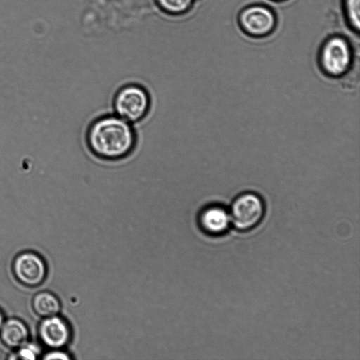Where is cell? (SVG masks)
<instances>
[{"label":"cell","mask_w":360,"mask_h":360,"mask_svg":"<svg viewBox=\"0 0 360 360\" xmlns=\"http://www.w3.org/2000/svg\"><path fill=\"white\" fill-rule=\"evenodd\" d=\"M4 319L3 314H2V312L0 311V328H1V326H2V324H3V323H4Z\"/></svg>","instance_id":"cell-15"},{"label":"cell","mask_w":360,"mask_h":360,"mask_svg":"<svg viewBox=\"0 0 360 360\" xmlns=\"http://www.w3.org/2000/svg\"><path fill=\"white\" fill-rule=\"evenodd\" d=\"M43 359L46 360H69L70 357L67 353L59 350V349H52V350L45 354Z\"/></svg>","instance_id":"cell-14"},{"label":"cell","mask_w":360,"mask_h":360,"mask_svg":"<svg viewBox=\"0 0 360 360\" xmlns=\"http://www.w3.org/2000/svg\"><path fill=\"white\" fill-rule=\"evenodd\" d=\"M230 222L229 214L219 206L207 207L200 214V223L202 229L210 233L219 234L224 232Z\"/></svg>","instance_id":"cell-9"},{"label":"cell","mask_w":360,"mask_h":360,"mask_svg":"<svg viewBox=\"0 0 360 360\" xmlns=\"http://www.w3.org/2000/svg\"><path fill=\"white\" fill-rule=\"evenodd\" d=\"M274 1H283V0H274Z\"/></svg>","instance_id":"cell-16"},{"label":"cell","mask_w":360,"mask_h":360,"mask_svg":"<svg viewBox=\"0 0 360 360\" xmlns=\"http://www.w3.org/2000/svg\"><path fill=\"white\" fill-rule=\"evenodd\" d=\"M13 272L16 280L22 285L34 288L41 285L46 276V265L37 253L24 252L15 258Z\"/></svg>","instance_id":"cell-5"},{"label":"cell","mask_w":360,"mask_h":360,"mask_svg":"<svg viewBox=\"0 0 360 360\" xmlns=\"http://www.w3.org/2000/svg\"><path fill=\"white\" fill-rule=\"evenodd\" d=\"M239 24L243 30L252 37H263L276 26V17L269 8L262 5L248 6L240 13Z\"/></svg>","instance_id":"cell-6"},{"label":"cell","mask_w":360,"mask_h":360,"mask_svg":"<svg viewBox=\"0 0 360 360\" xmlns=\"http://www.w3.org/2000/svg\"><path fill=\"white\" fill-rule=\"evenodd\" d=\"M41 342L50 349H60L70 340V330L66 321L55 315L43 318L38 327Z\"/></svg>","instance_id":"cell-7"},{"label":"cell","mask_w":360,"mask_h":360,"mask_svg":"<svg viewBox=\"0 0 360 360\" xmlns=\"http://www.w3.org/2000/svg\"><path fill=\"white\" fill-rule=\"evenodd\" d=\"M39 349L34 344L27 342L25 345L18 349L16 357L21 359L34 360L37 358Z\"/></svg>","instance_id":"cell-13"},{"label":"cell","mask_w":360,"mask_h":360,"mask_svg":"<svg viewBox=\"0 0 360 360\" xmlns=\"http://www.w3.org/2000/svg\"><path fill=\"white\" fill-rule=\"evenodd\" d=\"M150 99L146 89L136 83L121 86L112 98V113L133 124L146 116Z\"/></svg>","instance_id":"cell-2"},{"label":"cell","mask_w":360,"mask_h":360,"mask_svg":"<svg viewBox=\"0 0 360 360\" xmlns=\"http://www.w3.org/2000/svg\"><path fill=\"white\" fill-rule=\"evenodd\" d=\"M345 13L350 26L356 32L360 27V0H344Z\"/></svg>","instance_id":"cell-12"},{"label":"cell","mask_w":360,"mask_h":360,"mask_svg":"<svg viewBox=\"0 0 360 360\" xmlns=\"http://www.w3.org/2000/svg\"><path fill=\"white\" fill-rule=\"evenodd\" d=\"M32 307L34 313L42 318L57 315L60 309L58 297L48 291L37 293L32 298Z\"/></svg>","instance_id":"cell-10"},{"label":"cell","mask_w":360,"mask_h":360,"mask_svg":"<svg viewBox=\"0 0 360 360\" xmlns=\"http://www.w3.org/2000/svg\"><path fill=\"white\" fill-rule=\"evenodd\" d=\"M158 9L169 16H181L188 13L198 0H153Z\"/></svg>","instance_id":"cell-11"},{"label":"cell","mask_w":360,"mask_h":360,"mask_svg":"<svg viewBox=\"0 0 360 360\" xmlns=\"http://www.w3.org/2000/svg\"><path fill=\"white\" fill-rule=\"evenodd\" d=\"M352 60L351 47L340 36L329 38L323 45L319 55L323 71L330 77H340L349 69Z\"/></svg>","instance_id":"cell-3"},{"label":"cell","mask_w":360,"mask_h":360,"mask_svg":"<svg viewBox=\"0 0 360 360\" xmlns=\"http://www.w3.org/2000/svg\"><path fill=\"white\" fill-rule=\"evenodd\" d=\"M264 213L262 200L255 193H245L233 202L229 215L231 221L237 229L247 231L259 223Z\"/></svg>","instance_id":"cell-4"},{"label":"cell","mask_w":360,"mask_h":360,"mask_svg":"<svg viewBox=\"0 0 360 360\" xmlns=\"http://www.w3.org/2000/svg\"><path fill=\"white\" fill-rule=\"evenodd\" d=\"M86 141L91 151L97 157L117 160L132 150L136 136L132 124L110 113L99 116L90 123Z\"/></svg>","instance_id":"cell-1"},{"label":"cell","mask_w":360,"mask_h":360,"mask_svg":"<svg viewBox=\"0 0 360 360\" xmlns=\"http://www.w3.org/2000/svg\"><path fill=\"white\" fill-rule=\"evenodd\" d=\"M29 330L25 323L16 318L4 320L0 328V340L8 348L18 349L28 342Z\"/></svg>","instance_id":"cell-8"}]
</instances>
